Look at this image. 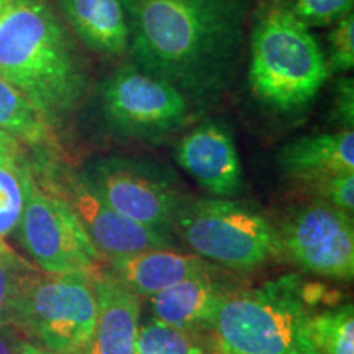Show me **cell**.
<instances>
[{
  "mask_svg": "<svg viewBox=\"0 0 354 354\" xmlns=\"http://www.w3.org/2000/svg\"><path fill=\"white\" fill-rule=\"evenodd\" d=\"M172 230L203 259L250 271L281 256L277 228L253 203L185 197Z\"/></svg>",
  "mask_w": 354,
  "mask_h": 354,
  "instance_id": "cell-5",
  "label": "cell"
},
{
  "mask_svg": "<svg viewBox=\"0 0 354 354\" xmlns=\"http://www.w3.org/2000/svg\"><path fill=\"white\" fill-rule=\"evenodd\" d=\"M250 84L254 95L277 112L307 107L330 77L320 44L292 10L272 7L250 39Z\"/></svg>",
  "mask_w": 354,
  "mask_h": 354,
  "instance_id": "cell-4",
  "label": "cell"
},
{
  "mask_svg": "<svg viewBox=\"0 0 354 354\" xmlns=\"http://www.w3.org/2000/svg\"><path fill=\"white\" fill-rule=\"evenodd\" d=\"M0 77L55 130L82 104V56L46 0H0Z\"/></svg>",
  "mask_w": 354,
  "mask_h": 354,
  "instance_id": "cell-2",
  "label": "cell"
},
{
  "mask_svg": "<svg viewBox=\"0 0 354 354\" xmlns=\"http://www.w3.org/2000/svg\"><path fill=\"white\" fill-rule=\"evenodd\" d=\"M35 272L37 269L7 245L0 246V328H13L24 292Z\"/></svg>",
  "mask_w": 354,
  "mask_h": 354,
  "instance_id": "cell-21",
  "label": "cell"
},
{
  "mask_svg": "<svg viewBox=\"0 0 354 354\" xmlns=\"http://www.w3.org/2000/svg\"><path fill=\"white\" fill-rule=\"evenodd\" d=\"M0 130L20 143L46 146L53 141V128L39 117L24 95L0 77Z\"/></svg>",
  "mask_w": 354,
  "mask_h": 354,
  "instance_id": "cell-19",
  "label": "cell"
},
{
  "mask_svg": "<svg viewBox=\"0 0 354 354\" xmlns=\"http://www.w3.org/2000/svg\"><path fill=\"white\" fill-rule=\"evenodd\" d=\"M176 161L207 192L232 198L243 189V166L232 133L225 125L205 122L180 138Z\"/></svg>",
  "mask_w": 354,
  "mask_h": 354,
  "instance_id": "cell-12",
  "label": "cell"
},
{
  "mask_svg": "<svg viewBox=\"0 0 354 354\" xmlns=\"http://www.w3.org/2000/svg\"><path fill=\"white\" fill-rule=\"evenodd\" d=\"M97 299L94 333L81 354H135L140 299L112 274H92Z\"/></svg>",
  "mask_w": 354,
  "mask_h": 354,
  "instance_id": "cell-14",
  "label": "cell"
},
{
  "mask_svg": "<svg viewBox=\"0 0 354 354\" xmlns=\"http://www.w3.org/2000/svg\"><path fill=\"white\" fill-rule=\"evenodd\" d=\"M123 6L135 68L198 107L232 88L245 56L251 0H123Z\"/></svg>",
  "mask_w": 354,
  "mask_h": 354,
  "instance_id": "cell-1",
  "label": "cell"
},
{
  "mask_svg": "<svg viewBox=\"0 0 354 354\" xmlns=\"http://www.w3.org/2000/svg\"><path fill=\"white\" fill-rule=\"evenodd\" d=\"M295 274L258 289L230 290L209 326L216 354H302V328L317 299Z\"/></svg>",
  "mask_w": 354,
  "mask_h": 354,
  "instance_id": "cell-3",
  "label": "cell"
},
{
  "mask_svg": "<svg viewBox=\"0 0 354 354\" xmlns=\"http://www.w3.org/2000/svg\"><path fill=\"white\" fill-rule=\"evenodd\" d=\"M20 161H25L21 143L8 135V133L0 130V165Z\"/></svg>",
  "mask_w": 354,
  "mask_h": 354,
  "instance_id": "cell-27",
  "label": "cell"
},
{
  "mask_svg": "<svg viewBox=\"0 0 354 354\" xmlns=\"http://www.w3.org/2000/svg\"><path fill=\"white\" fill-rule=\"evenodd\" d=\"M3 245H6V241H3L2 238H0V246H3Z\"/></svg>",
  "mask_w": 354,
  "mask_h": 354,
  "instance_id": "cell-30",
  "label": "cell"
},
{
  "mask_svg": "<svg viewBox=\"0 0 354 354\" xmlns=\"http://www.w3.org/2000/svg\"><path fill=\"white\" fill-rule=\"evenodd\" d=\"M35 179L68 203L69 209L81 221L87 236L91 238L92 245L100 256L109 261L141 251L171 248L174 243L172 233L148 228L118 214L109 203L102 201L82 174L48 171L41 179L37 176Z\"/></svg>",
  "mask_w": 354,
  "mask_h": 354,
  "instance_id": "cell-11",
  "label": "cell"
},
{
  "mask_svg": "<svg viewBox=\"0 0 354 354\" xmlns=\"http://www.w3.org/2000/svg\"><path fill=\"white\" fill-rule=\"evenodd\" d=\"M353 6L354 0H295L292 13L310 28L336 24L353 13Z\"/></svg>",
  "mask_w": 354,
  "mask_h": 354,
  "instance_id": "cell-23",
  "label": "cell"
},
{
  "mask_svg": "<svg viewBox=\"0 0 354 354\" xmlns=\"http://www.w3.org/2000/svg\"><path fill=\"white\" fill-rule=\"evenodd\" d=\"M61 12L84 46L104 57L128 53L123 0H59Z\"/></svg>",
  "mask_w": 354,
  "mask_h": 354,
  "instance_id": "cell-17",
  "label": "cell"
},
{
  "mask_svg": "<svg viewBox=\"0 0 354 354\" xmlns=\"http://www.w3.org/2000/svg\"><path fill=\"white\" fill-rule=\"evenodd\" d=\"M282 174L307 190L330 177L354 174L353 130L320 133L297 138L277 154Z\"/></svg>",
  "mask_w": 354,
  "mask_h": 354,
  "instance_id": "cell-13",
  "label": "cell"
},
{
  "mask_svg": "<svg viewBox=\"0 0 354 354\" xmlns=\"http://www.w3.org/2000/svg\"><path fill=\"white\" fill-rule=\"evenodd\" d=\"M302 354H354V307L336 305L310 312L302 328Z\"/></svg>",
  "mask_w": 354,
  "mask_h": 354,
  "instance_id": "cell-18",
  "label": "cell"
},
{
  "mask_svg": "<svg viewBox=\"0 0 354 354\" xmlns=\"http://www.w3.org/2000/svg\"><path fill=\"white\" fill-rule=\"evenodd\" d=\"M330 73H348L354 68V15L343 17L328 35V56H326Z\"/></svg>",
  "mask_w": 354,
  "mask_h": 354,
  "instance_id": "cell-24",
  "label": "cell"
},
{
  "mask_svg": "<svg viewBox=\"0 0 354 354\" xmlns=\"http://www.w3.org/2000/svg\"><path fill=\"white\" fill-rule=\"evenodd\" d=\"M21 245L43 272H99L100 254L63 198L39 184L32 169L19 225Z\"/></svg>",
  "mask_w": 354,
  "mask_h": 354,
  "instance_id": "cell-9",
  "label": "cell"
},
{
  "mask_svg": "<svg viewBox=\"0 0 354 354\" xmlns=\"http://www.w3.org/2000/svg\"><path fill=\"white\" fill-rule=\"evenodd\" d=\"M113 277L136 295L151 297L185 279L210 272V266L198 254L177 251L148 250L122 258L110 259Z\"/></svg>",
  "mask_w": 354,
  "mask_h": 354,
  "instance_id": "cell-16",
  "label": "cell"
},
{
  "mask_svg": "<svg viewBox=\"0 0 354 354\" xmlns=\"http://www.w3.org/2000/svg\"><path fill=\"white\" fill-rule=\"evenodd\" d=\"M233 290L210 272L185 279L148 297L153 320L174 328L207 331L220 304Z\"/></svg>",
  "mask_w": 354,
  "mask_h": 354,
  "instance_id": "cell-15",
  "label": "cell"
},
{
  "mask_svg": "<svg viewBox=\"0 0 354 354\" xmlns=\"http://www.w3.org/2000/svg\"><path fill=\"white\" fill-rule=\"evenodd\" d=\"M277 233L282 251L307 272L342 281L353 279V215L313 198L292 210Z\"/></svg>",
  "mask_w": 354,
  "mask_h": 354,
  "instance_id": "cell-10",
  "label": "cell"
},
{
  "mask_svg": "<svg viewBox=\"0 0 354 354\" xmlns=\"http://www.w3.org/2000/svg\"><path fill=\"white\" fill-rule=\"evenodd\" d=\"M30 166L25 161L0 165V238L19 228L25 209L26 179Z\"/></svg>",
  "mask_w": 354,
  "mask_h": 354,
  "instance_id": "cell-22",
  "label": "cell"
},
{
  "mask_svg": "<svg viewBox=\"0 0 354 354\" xmlns=\"http://www.w3.org/2000/svg\"><path fill=\"white\" fill-rule=\"evenodd\" d=\"M333 117L344 130H353L354 123V81L351 77L338 79L335 87Z\"/></svg>",
  "mask_w": 354,
  "mask_h": 354,
  "instance_id": "cell-26",
  "label": "cell"
},
{
  "mask_svg": "<svg viewBox=\"0 0 354 354\" xmlns=\"http://www.w3.org/2000/svg\"><path fill=\"white\" fill-rule=\"evenodd\" d=\"M97 299L87 272H35L13 328L53 354H81L94 333Z\"/></svg>",
  "mask_w": 354,
  "mask_h": 354,
  "instance_id": "cell-6",
  "label": "cell"
},
{
  "mask_svg": "<svg viewBox=\"0 0 354 354\" xmlns=\"http://www.w3.org/2000/svg\"><path fill=\"white\" fill-rule=\"evenodd\" d=\"M17 354H53L50 351H46V349L37 346V344H32V343H21L20 348H19V353Z\"/></svg>",
  "mask_w": 354,
  "mask_h": 354,
  "instance_id": "cell-29",
  "label": "cell"
},
{
  "mask_svg": "<svg viewBox=\"0 0 354 354\" xmlns=\"http://www.w3.org/2000/svg\"><path fill=\"white\" fill-rule=\"evenodd\" d=\"M135 354H216V349L209 333L153 320L138 326Z\"/></svg>",
  "mask_w": 354,
  "mask_h": 354,
  "instance_id": "cell-20",
  "label": "cell"
},
{
  "mask_svg": "<svg viewBox=\"0 0 354 354\" xmlns=\"http://www.w3.org/2000/svg\"><path fill=\"white\" fill-rule=\"evenodd\" d=\"M21 342L10 333V328H0V354H17Z\"/></svg>",
  "mask_w": 354,
  "mask_h": 354,
  "instance_id": "cell-28",
  "label": "cell"
},
{
  "mask_svg": "<svg viewBox=\"0 0 354 354\" xmlns=\"http://www.w3.org/2000/svg\"><path fill=\"white\" fill-rule=\"evenodd\" d=\"M100 110L110 131L125 138L159 141L187 122L189 100L177 88L133 64L110 73L99 88Z\"/></svg>",
  "mask_w": 354,
  "mask_h": 354,
  "instance_id": "cell-7",
  "label": "cell"
},
{
  "mask_svg": "<svg viewBox=\"0 0 354 354\" xmlns=\"http://www.w3.org/2000/svg\"><path fill=\"white\" fill-rule=\"evenodd\" d=\"M315 201H322L333 205L346 214L353 215L354 209V174H342L330 177L310 185L307 189Z\"/></svg>",
  "mask_w": 354,
  "mask_h": 354,
  "instance_id": "cell-25",
  "label": "cell"
},
{
  "mask_svg": "<svg viewBox=\"0 0 354 354\" xmlns=\"http://www.w3.org/2000/svg\"><path fill=\"white\" fill-rule=\"evenodd\" d=\"M82 177L118 214L159 232H172L176 214L187 197L174 172L143 159H95Z\"/></svg>",
  "mask_w": 354,
  "mask_h": 354,
  "instance_id": "cell-8",
  "label": "cell"
}]
</instances>
